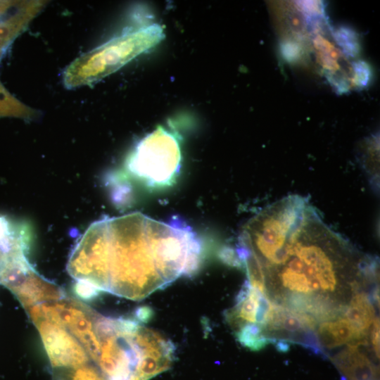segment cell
I'll return each mask as SVG.
<instances>
[{
    "instance_id": "6da1fadb",
    "label": "cell",
    "mask_w": 380,
    "mask_h": 380,
    "mask_svg": "<svg viewBox=\"0 0 380 380\" xmlns=\"http://www.w3.org/2000/svg\"><path fill=\"white\" fill-rule=\"evenodd\" d=\"M201 241L179 219L160 222L141 213L93 222L67 265L76 281L132 300H141L200 266Z\"/></svg>"
},
{
    "instance_id": "7a4b0ae2",
    "label": "cell",
    "mask_w": 380,
    "mask_h": 380,
    "mask_svg": "<svg viewBox=\"0 0 380 380\" xmlns=\"http://www.w3.org/2000/svg\"><path fill=\"white\" fill-rule=\"evenodd\" d=\"M164 37L163 27L153 24L113 38L75 59L63 72L64 85L73 89L91 84L154 47Z\"/></svg>"
},
{
    "instance_id": "3957f363",
    "label": "cell",
    "mask_w": 380,
    "mask_h": 380,
    "mask_svg": "<svg viewBox=\"0 0 380 380\" xmlns=\"http://www.w3.org/2000/svg\"><path fill=\"white\" fill-rule=\"evenodd\" d=\"M181 154L176 138L158 127L139 141L127 161V169L151 185L170 182L179 172Z\"/></svg>"
},
{
    "instance_id": "277c9868",
    "label": "cell",
    "mask_w": 380,
    "mask_h": 380,
    "mask_svg": "<svg viewBox=\"0 0 380 380\" xmlns=\"http://www.w3.org/2000/svg\"><path fill=\"white\" fill-rule=\"evenodd\" d=\"M0 283L15 295L25 309L65 296L58 285L37 273L30 264L26 255L4 260L0 268Z\"/></svg>"
},
{
    "instance_id": "5b68a950",
    "label": "cell",
    "mask_w": 380,
    "mask_h": 380,
    "mask_svg": "<svg viewBox=\"0 0 380 380\" xmlns=\"http://www.w3.org/2000/svg\"><path fill=\"white\" fill-rule=\"evenodd\" d=\"M33 323L39 331L53 370L77 367L91 360L80 343L63 326L44 319Z\"/></svg>"
},
{
    "instance_id": "8992f818",
    "label": "cell",
    "mask_w": 380,
    "mask_h": 380,
    "mask_svg": "<svg viewBox=\"0 0 380 380\" xmlns=\"http://www.w3.org/2000/svg\"><path fill=\"white\" fill-rule=\"evenodd\" d=\"M315 334L322 349H333L346 343H367L366 338L357 332L346 318L341 317L336 320L322 322Z\"/></svg>"
},
{
    "instance_id": "52a82bcc",
    "label": "cell",
    "mask_w": 380,
    "mask_h": 380,
    "mask_svg": "<svg viewBox=\"0 0 380 380\" xmlns=\"http://www.w3.org/2000/svg\"><path fill=\"white\" fill-rule=\"evenodd\" d=\"M343 314L356 331L367 338L368 330L376 317L369 296L365 292L356 293L345 307Z\"/></svg>"
},
{
    "instance_id": "ba28073f",
    "label": "cell",
    "mask_w": 380,
    "mask_h": 380,
    "mask_svg": "<svg viewBox=\"0 0 380 380\" xmlns=\"http://www.w3.org/2000/svg\"><path fill=\"white\" fill-rule=\"evenodd\" d=\"M361 345L348 344L334 359L344 371L350 372L355 380H368L372 375V369L367 356L360 351Z\"/></svg>"
},
{
    "instance_id": "9c48e42d",
    "label": "cell",
    "mask_w": 380,
    "mask_h": 380,
    "mask_svg": "<svg viewBox=\"0 0 380 380\" xmlns=\"http://www.w3.org/2000/svg\"><path fill=\"white\" fill-rule=\"evenodd\" d=\"M234 333L237 341L251 350H261L272 342V339L265 335L262 327L257 324H245Z\"/></svg>"
},
{
    "instance_id": "30bf717a",
    "label": "cell",
    "mask_w": 380,
    "mask_h": 380,
    "mask_svg": "<svg viewBox=\"0 0 380 380\" xmlns=\"http://www.w3.org/2000/svg\"><path fill=\"white\" fill-rule=\"evenodd\" d=\"M0 116L30 120L37 116V111L15 99L0 82Z\"/></svg>"
},
{
    "instance_id": "8fae6325",
    "label": "cell",
    "mask_w": 380,
    "mask_h": 380,
    "mask_svg": "<svg viewBox=\"0 0 380 380\" xmlns=\"http://www.w3.org/2000/svg\"><path fill=\"white\" fill-rule=\"evenodd\" d=\"M333 38L342 52L348 57H356L360 51L359 37L352 28L340 26L333 31Z\"/></svg>"
},
{
    "instance_id": "7c38bea8",
    "label": "cell",
    "mask_w": 380,
    "mask_h": 380,
    "mask_svg": "<svg viewBox=\"0 0 380 380\" xmlns=\"http://www.w3.org/2000/svg\"><path fill=\"white\" fill-rule=\"evenodd\" d=\"M297 8L303 15L306 23L312 28L319 27V24L324 19V11L322 4L315 1H296Z\"/></svg>"
},
{
    "instance_id": "4fadbf2b",
    "label": "cell",
    "mask_w": 380,
    "mask_h": 380,
    "mask_svg": "<svg viewBox=\"0 0 380 380\" xmlns=\"http://www.w3.org/2000/svg\"><path fill=\"white\" fill-rule=\"evenodd\" d=\"M315 46L318 50L322 63L328 70H334L338 68L337 53L331 44L322 37L315 39Z\"/></svg>"
},
{
    "instance_id": "5bb4252c",
    "label": "cell",
    "mask_w": 380,
    "mask_h": 380,
    "mask_svg": "<svg viewBox=\"0 0 380 380\" xmlns=\"http://www.w3.org/2000/svg\"><path fill=\"white\" fill-rule=\"evenodd\" d=\"M353 82L359 88L367 87L372 81V71L370 65L364 61H357L352 65Z\"/></svg>"
},
{
    "instance_id": "9a60e30c",
    "label": "cell",
    "mask_w": 380,
    "mask_h": 380,
    "mask_svg": "<svg viewBox=\"0 0 380 380\" xmlns=\"http://www.w3.org/2000/svg\"><path fill=\"white\" fill-rule=\"evenodd\" d=\"M280 51L283 58L290 63L298 61L303 54V49L300 44L292 39L282 41Z\"/></svg>"
},
{
    "instance_id": "2e32d148",
    "label": "cell",
    "mask_w": 380,
    "mask_h": 380,
    "mask_svg": "<svg viewBox=\"0 0 380 380\" xmlns=\"http://www.w3.org/2000/svg\"><path fill=\"white\" fill-rule=\"evenodd\" d=\"M74 289L80 297L84 299L92 298L99 292L92 284L84 281H76Z\"/></svg>"
},
{
    "instance_id": "e0dca14e",
    "label": "cell",
    "mask_w": 380,
    "mask_h": 380,
    "mask_svg": "<svg viewBox=\"0 0 380 380\" xmlns=\"http://www.w3.org/2000/svg\"><path fill=\"white\" fill-rule=\"evenodd\" d=\"M371 341L374 351L379 357V318L376 317L371 330Z\"/></svg>"
}]
</instances>
